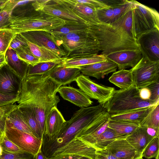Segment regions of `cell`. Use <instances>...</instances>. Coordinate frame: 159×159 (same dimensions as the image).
Instances as JSON below:
<instances>
[{"instance_id": "obj_42", "label": "cell", "mask_w": 159, "mask_h": 159, "mask_svg": "<svg viewBox=\"0 0 159 159\" xmlns=\"http://www.w3.org/2000/svg\"><path fill=\"white\" fill-rule=\"evenodd\" d=\"M3 151L11 153H24L17 145L10 140L4 134L2 142L0 144Z\"/></svg>"}, {"instance_id": "obj_17", "label": "cell", "mask_w": 159, "mask_h": 159, "mask_svg": "<svg viewBox=\"0 0 159 159\" xmlns=\"http://www.w3.org/2000/svg\"><path fill=\"white\" fill-rule=\"evenodd\" d=\"M77 67L80 69L83 75L100 79L110 73L116 71L117 66L115 63L107 59L105 61Z\"/></svg>"}, {"instance_id": "obj_38", "label": "cell", "mask_w": 159, "mask_h": 159, "mask_svg": "<svg viewBox=\"0 0 159 159\" xmlns=\"http://www.w3.org/2000/svg\"><path fill=\"white\" fill-rule=\"evenodd\" d=\"M111 24L123 27L133 37L132 31V8L123 15L116 21Z\"/></svg>"}, {"instance_id": "obj_60", "label": "cell", "mask_w": 159, "mask_h": 159, "mask_svg": "<svg viewBox=\"0 0 159 159\" xmlns=\"http://www.w3.org/2000/svg\"><path fill=\"white\" fill-rule=\"evenodd\" d=\"M4 133L0 131V144L2 142L3 137L4 135Z\"/></svg>"}, {"instance_id": "obj_26", "label": "cell", "mask_w": 159, "mask_h": 159, "mask_svg": "<svg viewBox=\"0 0 159 159\" xmlns=\"http://www.w3.org/2000/svg\"><path fill=\"white\" fill-rule=\"evenodd\" d=\"M153 106L143 108L123 114L110 115V119L133 123L139 125L150 111Z\"/></svg>"}, {"instance_id": "obj_28", "label": "cell", "mask_w": 159, "mask_h": 159, "mask_svg": "<svg viewBox=\"0 0 159 159\" xmlns=\"http://www.w3.org/2000/svg\"><path fill=\"white\" fill-rule=\"evenodd\" d=\"M128 136L118 134L107 127L98 138L93 147L96 150H103L113 142L119 139H126Z\"/></svg>"}, {"instance_id": "obj_14", "label": "cell", "mask_w": 159, "mask_h": 159, "mask_svg": "<svg viewBox=\"0 0 159 159\" xmlns=\"http://www.w3.org/2000/svg\"><path fill=\"white\" fill-rule=\"evenodd\" d=\"M115 63L119 70L134 67L142 57L140 49L121 51L111 53L106 56Z\"/></svg>"}, {"instance_id": "obj_56", "label": "cell", "mask_w": 159, "mask_h": 159, "mask_svg": "<svg viewBox=\"0 0 159 159\" xmlns=\"http://www.w3.org/2000/svg\"><path fill=\"white\" fill-rule=\"evenodd\" d=\"M35 159H46V158L42 153L41 148L36 155Z\"/></svg>"}, {"instance_id": "obj_50", "label": "cell", "mask_w": 159, "mask_h": 159, "mask_svg": "<svg viewBox=\"0 0 159 159\" xmlns=\"http://www.w3.org/2000/svg\"><path fill=\"white\" fill-rule=\"evenodd\" d=\"M11 23L10 15L5 11L0 10V29L9 28Z\"/></svg>"}, {"instance_id": "obj_46", "label": "cell", "mask_w": 159, "mask_h": 159, "mask_svg": "<svg viewBox=\"0 0 159 159\" xmlns=\"http://www.w3.org/2000/svg\"><path fill=\"white\" fill-rule=\"evenodd\" d=\"M18 100V95H9L0 93V107L14 104Z\"/></svg>"}, {"instance_id": "obj_5", "label": "cell", "mask_w": 159, "mask_h": 159, "mask_svg": "<svg viewBox=\"0 0 159 159\" xmlns=\"http://www.w3.org/2000/svg\"><path fill=\"white\" fill-rule=\"evenodd\" d=\"M11 17L9 28L16 34L33 30L48 31L66 23L65 21L59 18L41 11H36L25 16Z\"/></svg>"}, {"instance_id": "obj_12", "label": "cell", "mask_w": 159, "mask_h": 159, "mask_svg": "<svg viewBox=\"0 0 159 159\" xmlns=\"http://www.w3.org/2000/svg\"><path fill=\"white\" fill-rule=\"evenodd\" d=\"M136 39L143 57L151 61H159V29L143 33Z\"/></svg>"}, {"instance_id": "obj_49", "label": "cell", "mask_w": 159, "mask_h": 159, "mask_svg": "<svg viewBox=\"0 0 159 159\" xmlns=\"http://www.w3.org/2000/svg\"><path fill=\"white\" fill-rule=\"evenodd\" d=\"M146 87L150 92L149 99L156 102L159 101V81L153 83Z\"/></svg>"}, {"instance_id": "obj_63", "label": "cell", "mask_w": 159, "mask_h": 159, "mask_svg": "<svg viewBox=\"0 0 159 159\" xmlns=\"http://www.w3.org/2000/svg\"><path fill=\"white\" fill-rule=\"evenodd\" d=\"M155 158L156 159H159V154H158Z\"/></svg>"}, {"instance_id": "obj_44", "label": "cell", "mask_w": 159, "mask_h": 159, "mask_svg": "<svg viewBox=\"0 0 159 159\" xmlns=\"http://www.w3.org/2000/svg\"><path fill=\"white\" fill-rule=\"evenodd\" d=\"M27 46V40L20 34H17L11 42L9 47L16 52Z\"/></svg>"}, {"instance_id": "obj_22", "label": "cell", "mask_w": 159, "mask_h": 159, "mask_svg": "<svg viewBox=\"0 0 159 159\" xmlns=\"http://www.w3.org/2000/svg\"><path fill=\"white\" fill-rule=\"evenodd\" d=\"M153 139L148 134L145 127L139 126L126 139L138 152L143 154L147 146Z\"/></svg>"}, {"instance_id": "obj_21", "label": "cell", "mask_w": 159, "mask_h": 159, "mask_svg": "<svg viewBox=\"0 0 159 159\" xmlns=\"http://www.w3.org/2000/svg\"><path fill=\"white\" fill-rule=\"evenodd\" d=\"M66 121L57 107H53L47 116L43 136L50 137L57 134L60 132Z\"/></svg>"}, {"instance_id": "obj_55", "label": "cell", "mask_w": 159, "mask_h": 159, "mask_svg": "<svg viewBox=\"0 0 159 159\" xmlns=\"http://www.w3.org/2000/svg\"><path fill=\"white\" fill-rule=\"evenodd\" d=\"M6 64L5 53L0 54V68Z\"/></svg>"}, {"instance_id": "obj_29", "label": "cell", "mask_w": 159, "mask_h": 159, "mask_svg": "<svg viewBox=\"0 0 159 159\" xmlns=\"http://www.w3.org/2000/svg\"><path fill=\"white\" fill-rule=\"evenodd\" d=\"M109 81L120 89H127L133 85L131 70L122 69L114 72L110 77Z\"/></svg>"}, {"instance_id": "obj_9", "label": "cell", "mask_w": 159, "mask_h": 159, "mask_svg": "<svg viewBox=\"0 0 159 159\" xmlns=\"http://www.w3.org/2000/svg\"><path fill=\"white\" fill-rule=\"evenodd\" d=\"M4 134L24 152L36 156L41 148L42 139L11 127L6 124Z\"/></svg>"}, {"instance_id": "obj_4", "label": "cell", "mask_w": 159, "mask_h": 159, "mask_svg": "<svg viewBox=\"0 0 159 159\" xmlns=\"http://www.w3.org/2000/svg\"><path fill=\"white\" fill-rule=\"evenodd\" d=\"M159 103L141 99L139 89L133 84L127 89L115 90L111 98L102 104L110 115L122 114L154 106Z\"/></svg>"}, {"instance_id": "obj_2", "label": "cell", "mask_w": 159, "mask_h": 159, "mask_svg": "<svg viewBox=\"0 0 159 159\" xmlns=\"http://www.w3.org/2000/svg\"><path fill=\"white\" fill-rule=\"evenodd\" d=\"M110 116L100 104L81 108L66 121L60 132L51 138L52 142L57 148L62 149L84 129L97 122L109 119Z\"/></svg>"}, {"instance_id": "obj_57", "label": "cell", "mask_w": 159, "mask_h": 159, "mask_svg": "<svg viewBox=\"0 0 159 159\" xmlns=\"http://www.w3.org/2000/svg\"><path fill=\"white\" fill-rule=\"evenodd\" d=\"M69 155H63L61 156H57L51 158H46V159H66Z\"/></svg>"}, {"instance_id": "obj_7", "label": "cell", "mask_w": 159, "mask_h": 159, "mask_svg": "<svg viewBox=\"0 0 159 159\" xmlns=\"http://www.w3.org/2000/svg\"><path fill=\"white\" fill-rule=\"evenodd\" d=\"M32 4L36 11L57 17L66 22L87 23L73 11L64 0H35Z\"/></svg>"}, {"instance_id": "obj_18", "label": "cell", "mask_w": 159, "mask_h": 159, "mask_svg": "<svg viewBox=\"0 0 159 159\" xmlns=\"http://www.w3.org/2000/svg\"><path fill=\"white\" fill-rule=\"evenodd\" d=\"M62 63L57 65L48 73L53 80L62 86L75 81L81 74L78 67H66Z\"/></svg>"}, {"instance_id": "obj_51", "label": "cell", "mask_w": 159, "mask_h": 159, "mask_svg": "<svg viewBox=\"0 0 159 159\" xmlns=\"http://www.w3.org/2000/svg\"><path fill=\"white\" fill-rule=\"evenodd\" d=\"M95 159H120L105 149L97 150Z\"/></svg>"}, {"instance_id": "obj_30", "label": "cell", "mask_w": 159, "mask_h": 159, "mask_svg": "<svg viewBox=\"0 0 159 159\" xmlns=\"http://www.w3.org/2000/svg\"><path fill=\"white\" fill-rule=\"evenodd\" d=\"M89 27V25L86 23L68 22L48 32L53 35H64L70 33L87 31Z\"/></svg>"}, {"instance_id": "obj_34", "label": "cell", "mask_w": 159, "mask_h": 159, "mask_svg": "<svg viewBox=\"0 0 159 159\" xmlns=\"http://www.w3.org/2000/svg\"><path fill=\"white\" fill-rule=\"evenodd\" d=\"M66 57L53 61L42 62L34 66L29 65L27 75H40L49 72L57 65L62 63Z\"/></svg>"}, {"instance_id": "obj_15", "label": "cell", "mask_w": 159, "mask_h": 159, "mask_svg": "<svg viewBox=\"0 0 159 159\" xmlns=\"http://www.w3.org/2000/svg\"><path fill=\"white\" fill-rule=\"evenodd\" d=\"M88 31L52 35L57 44L63 48L67 56L85 43L89 35Z\"/></svg>"}, {"instance_id": "obj_43", "label": "cell", "mask_w": 159, "mask_h": 159, "mask_svg": "<svg viewBox=\"0 0 159 159\" xmlns=\"http://www.w3.org/2000/svg\"><path fill=\"white\" fill-rule=\"evenodd\" d=\"M35 1V0H7L2 10L10 15L12 11L16 7L32 3Z\"/></svg>"}, {"instance_id": "obj_41", "label": "cell", "mask_w": 159, "mask_h": 159, "mask_svg": "<svg viewBox=\"0 0 159 159\" xmlns=\"http://www.w3.org/2000/svg\"><path fill=\"white\" fill-rule=\"evenodd\" d=\"M98 19L100 22L111 24L113 17L112 7H109L96 10Z\"/></svg>"}, {"instance_id": "obj_6", "label": "cell", "mask_w": 159, "mask_h": 159, "mask_svg": "<svg viewBox=\"0 0 159 159\" xmlns=\"http://www.w3.org/2000/svg\"><path fill=\"white\" fill-rule=\"evenodd\" d=\"M132 31L137 39L141 34L159 29V14L155 9L133 0Z\"/></svg>"}, {"instance_id": "obj_35", "label": "cell", "mask_w": 159, "mask_h": 159, "mask_svg": "<svg viewBox=\"0 0 159 159\" xmlns=\"http://www.w3.org/2000/svg\"><path fill=\"white\" fill-rule=\"evenodd\" d=\"M139 125L159 129V103L153 106Z\"/></svg>"}, {"instance_id": "obj_31", "label": "cell", "mask_w": 159, "mask_h": 159, "mask_svg": "<svg viewBox=\"0 0 159 159\" xmlns=\"http://www.w3.org/2000/svg\"><path fill=\"white\" fill-rule=\"evenodd\" d=\"M17 107L27 124L32 130L34 136L42 139L43 135L35 115L30 108L25 107Z\"/></svg>"}, {"instance_id": "obj_48", "label": "cell", "mask_w": 159, "mask_h": 159, "mask_svg": "<svg viewBox=\"0 0 159 159\" xmlns=\"http://www.w3.org/2000/svg\"><path fill=\"white\" fill-rule=\"evenodd\" d=\"M74 1L78 3L87 4L96 10L110 7L101 2L100 0H74Z\"/></svg>"}, {"instance_id": "obj_47", "label": "cell", "mask_w": 159, "mask_h": 159, "mask_svg": "<svg viewBox=\"0 0 159 159\" xmlns=\"http://www.w3.org/2000/svg\"><path fill=\"white\" fill-rule=\"evenodd\" d=\"M15 104L16 103L9 106L0 107V131L4 133L7 113Z\"/></svg>"}, {"instance_id": "obj_3", "label": "cell", "mask_w": 159, "mask_h": 159, "mask_svg": "<svg viewBox=\"0 0 159 159\" xmlns=\"http://www.w3.org/2000/svg\"><path fill=\"white\" fill-rule=\"evenodd\" d=\"M88 32L99 43L101 54L140 49L137 39L123 27L100 22L89 25Z\"/></svg>"}, {"instance_id": "obj_23", "label": "cell", "mask_w": 159, "mask_h": 159, "mask_svg": "<svg viewBox=\"0 0 159 159\" xmlns=\"http://www.w3.org/2000/svg\"><path fill=\"white\" fill-rule=\"evenodd\" d=\"M6 124L11 127L35 136L16 104L7 113Z\"/></svg>"}, {"instance_id": "obj_11", "label": "cell", "mask_w": 159, "mask_h": 159, "mask_svg": "<svg viewBox=\"0 0 159 159\" xmlns=\"http://www.w3.org/2000/svg\"><path fill=\"white\" fill-rule=\"evenodd\" d=\"M20 34L27 41L51 50L60 58L66 57V54L63 48L57 44L49 32L33 30Z\"/></svg>"}, {"instance_id": "obj_54", "label": "cell", "mask_w": 159, "mask_h": 159, "mask_svg": "<svg viewBox=\"0 0 159 159\" xmlns=\"http://www.w3.org/2000/svg\"><path fill=\"white\" fill-rule=\"evenodd\" d=\"M145 127L147 132L149 135L153 138L156 137L159 138V129L151 127Z\"/></svg>"}, {"instance_id": "obj_33", "label": "cell", "mask_w": 159, "mask_h": 159, "mask_svg": "<svg viewBox=\"0 0 159 159\" xmlns=\"http://www.w3.org/2000/svg\"><path fill=\"white\" fill-rule=\"evenodd\" d=\"M138 124L130 122L112 120H109L108 127L113 129L117 133L129 135L139 126Z\"/></svg>"}, {"instance_id": "obj_25", "label": "cell", "mask_w": 159, "mask_h": 159, "mask_svg": "<svg viewBox=\"0 0 159 159\" xmlns=\"http://www.w3.org/2000/svg\"><path fill=\"white\" fill-rule=\"evenodd\" d=\"M89 34V35L85 43L67 54L66 57H79L98 54L100 51L99 43L96 39Z\"/></svg>"}, {"instance_id": "obj_58", "label": "cell", "mask_w": 159, "mask_h": 159, "mask_svg": "<svg viewBox=\"0 0 159 159\" xmlns=\"http://www.w3.org/2000/svg\"><path fill=\"white\" fill-rule=\"evenodd\" d=\"M82 157L78 155H69L66 159H80Z\"/></svg>"}, {"instance_id": "obj_36", "label": "cell", "mask_w": 159, "mask_h": 159, "mask_svg": "<svg viewBox=\"0 0 159 159\" xmlns=\"http://www.w3.org/2000/svg\"><path fill=\"white\" fill-rule=\"evenodd\" d=\"M16 34L9 28L0 29V54L6 53Z\"/></svg>"}, {"instance_id": "obj_8", "label": "cell", "mask_w": 159, "mask_h": 159, "mask_svg": "<svg viewBox=\"0 0 159 159\" xmlns=\"http://www.w3.org/2000/svg\"><path fill=\"white\" fill-rule=\"evenodd\" d=\"M130 70L133 84L139 89L159 81V61H151L142 57Z\"/></svg>"}, {"instance_id": "obj_39", "label": "cell", "mask_w": 159, "mask_h": 159, "mask_svg": "<svg viewBox=\"0 0 159 159\" xmlns=\"http://www.w3.org/2000/svg\"><path fill=\"white\" fill-rule=\"evenodd\" d=\"M159 138L156 137L147 146L143 153V157L147 159L155 157L159 154Z\"/></svg>"}, {"instance_id": "obj_52", "label": "cell", "mask_w": 159, "mask_h": 159, "mask_svg": "<svg viewBox=\"0 0 159 159\" xmlns=\"http://www.w3.org/2000/svg\"><path fill=\"white\" fill-rule=\"evenodd\" d=\"M101 2L108 6L115 7L119 6L127 2L129 0H100Z\"/></svg>"}, {"instance_id": "obj_32", "label": "cell", "mask_w": 159, "mask_h": 159, "mask_svg": "<svg viewBox=\"0 0 159 159\" xmlns=\"http://www.w3.org/2000/svg\"><path fill=\"white\" fill-rule=\"evenodd\" d=\"M27 43L30 51L40 59L41 62L55 61L62 58L45 48L38 46L27 41Z\"/></svg>"}, {"instance_id": "obj_59", "label": "cell", "mask_w": 159, "mask_h": 159, "mask_svg": "<svg viewBox=\"0 0 159 159\" xmlns=\"http://www.w3.org/2000/svg\"><path fill=\"white\" fill-rule=\"evenodd\" d=\"M7 0H0V10L2 9Z\"/></svg>"}, {"instance_id": "obj_61", "label": "cell", "mask_w": 159, "mask_h": 159, "mask_svg": "<svg viewBox=\"0 0 159 159\" xmlns=\"http://www.w3.org/2000/svg\"><path fill=\"white\" fill-rule=\"evenodd\" d=\"M3 152V150L0 144V156H1Z\"/></svg>"}, {"instance_id": "obj_19", "label": "cell", "mask_w": 159, "mask_h": 159, "mask_svg": "<svg viewBox=\"0 0 159 159\" xmlns=\"http://www.w3.org/2000/svg\"><path fill=\"white\" fill-rule=\"evenodd\" d=\"M57 92L64 99L80 108L89 107L93 102L90 98L80 89L61 86Z\"/></svg>"}, {"instance_id": "obj_37", "label": "cell", "mask_w": 159, "mask_h": 159, "mask_svg": "<svg viewBox=\"0 0 159 159\" xmlns=\"http://www.w3.org/2000/svg\"><path fill=\"white\" fill-rule=\"evenodd\" d=\"M16 52L19 58L29 65L34 66L41 62L40 59L31 52L28 46L23 47Z\"/></svg>"}, {"instance_id": "obj_13", "label": "cell", "mask_w": 159, "mask_h": 159, "mask_svg": "<svg viewBox=\"0 0 159 159\" xmlns=\"http://www.w3.org/2000/svg\"><path fill=\"white\" fill-rule=\"evenodd\" d=\"M22 80L7 64L0 68V93L18 95Z\"/></svg>"}, {"instance_id": "obj_10", "label": "cell", "mask_w": 159, "mask_h": 159, "mask_svg": "<svg viewBox=\"0 0 159 159\" xmlns=\"http://www.w3.org/2000/svg\"><path fill=\"white\" fill-rule=\"evenodd\" d=\"M75 81L80 89L89 98L97 100L101 104L107 102L116 90L114 87L96 83L89 77L82 74Z\"/></svg>"}, {"instance_id": "obj_40", "label": "cell", "mask_w": 159, "mask_h": 159, "mask_svg": "<svg viewBox=\"0 0 159 159\" xmlns=\"http://www.w3.org/2000/svg\"><path fill=\"white\" fill-rule=\"evenodd\" d=\"M33 3L16 7L11 12V16L22 17L32 14L36 11L33 5Z\"/></svg>"}, {"instance_id": "obj_1", "label": "cell", "mask_w": 159, "mask_h": 159, "mask_svg": "<svg viewBox=\"0 0 159 159\" xmlns=\"http://www.w3.org/2000/svg\"><path fill=\"white\" fill-rule=\"evenodd\" d=\"M61 86L53 80L48 73L26 75L22 80L17 105L32 110L43 136L47 116L53 107H57L60 101L57 93Z\"/></svg>"}, {"instance_id": "obj_16", "label": "cell", "mask_w": 159, "mask_h": 159, "mask_svg": "<svg viewBox=\"0 0 159 159\" xmlns=\"http://www.w3.org/2000/svg\"><path fill=\"white\" fill-rule=\"evenodd\" d=\"M104 149L120 159H143V154L138 152L125 139L113 142Z\"/></svg>"}, {"instance_id": "obj_62", "label": "cell", "mask_w": 159, "mask_h": 159, "mask_svg": "<svg viewBox=\"0 0 159 159\" xmlns=\"http://www.w3.org/2000/svg\"><path fill=\"white\" fill-rule=\"evenodd\" d=\"M80 159H90L87 157H82Z\"/></svg>"}, {"instance_id": "obj_27", "label": "cell", "mask_w": 159, "mask_h": 159, "mask_svg": "<svg viewBox=\"0 0 159 159\" xmlns=\"http://www.w3.org/2000/svg\"><path fill=\"white\" fill-rule=\"evenodd\" d=\"M107 59L103 54H96L91 56L69 58L66 57L62 64L66 67H77L107 61Z\"/></svg>"}, {"instance_id": "obj_24", "label": "cell", "mask_w": 159, "mask_h": 159, "mask_svg": "<svg viewBox=\"0 0 159 159\" xmlns=\"http://www.w3.org/2000/svg\"><path fill=\"white\" fill-rule=\"evenodd\" d=\"M7 64L23 80L27 75L29 66L19 58L15 51L9 47L5 53Z\"/></svg>"}, {"instance_id": "obj_45", "label": "cell", "mask_w": 159, "mask_h": 159, "mask_svg": "<svg viewBox=\"0 0 159 159\" xmlns=\"http://www.w3.org/2000/svg\"><path fill=\"white\" fill-rule=\"evenodd\" d=\"M35 156L26 152L11 153L3 151L0 159H35Z\"/></svg>"}, {"instance_id": "obj_53", "label": "cell", "mask_w": 159, "mask_h": 159, "mask_svg": "<svg viewBox=\"0 0 159 159\" xmlns=\"http://www.w3.org/2000/svg\"><path fill=\"white\" fill-rule=\"evenodd\" d=\"M139 94L140 98L143 100H149L151 96L149 90L147 87L139 89Z\"/></svg>"}, {"instance_id": "obj_20", "label": "cell", "mask_w": 159, "mask_h": 159, "mask_svg": "<svg viewBox=\"0 0 159 159\" xmlns=\"http://www.w3.org/2000/svg\"><path fill=\"white\" fill-rule=\"evenodd\" d=\"M73 11L89 25L95 24L100 22L97 15L96 10L90 6L78 3L74 0H64Z\"/></svg>"}]
</instances>
